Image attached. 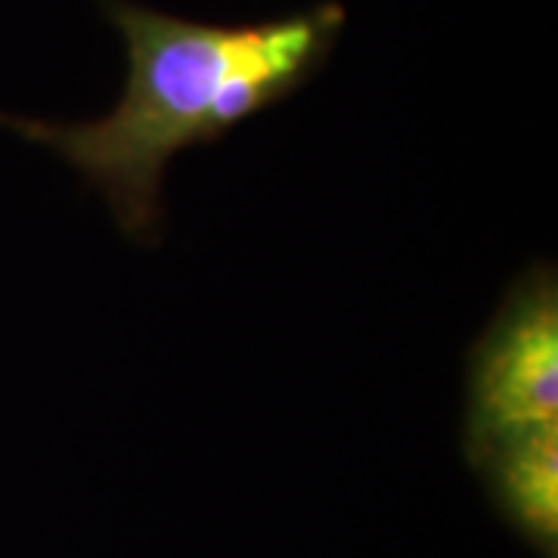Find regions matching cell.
Segmentation results:
<instances>
[{
  "instance_id": "7a4b0ae2",
  "label": "cell",
  "mask_w": 558,
  "mask_h": 558,
  "mask_svg": "<svg viewBox=\"0 0 558 558\" xmlns=\"http://www.w3.org/2000/svg\"><path fill=\"white\" fill-rule=\"evenodd\" d=\"M558 422V279L534 264L509 289L469 357L465 457Z\"/></svg>"
},
{
  "instance_id": "3957f363",
  "label": "cell",
  "mask_w": 558,
  "mask_h": 558,
  "mask_svg": "<svg viewBox=\"0 0 558 558\" xmlns=\"http://www.w3.org/2000/svg\"><path fill=\"white\" fill-rule=\"evenodd\" d=\"M502 521L543 558H558V422L490 444L469 462Z\"/></svg>"
},
{
  "instance_id": "6da1fadb",
  "label": "cell",
  "mask_w": 558,
  "mask_h": 558,
  "mask_svg": "<svg viewBox=\"0 0 558 558\" xmlns=\"http://www.w3.org/2000/svg\"><path fill=\"white\" fill-rule=\"evenodd\" d=\"M97 3L128 60L119 106L78 124L10 112H0V124L57 149L137 242L159 236L168 161L299 94L323 72L348 25L336 0L242 25L183 20L134 0Z\"/></svg>"
}]
</instances>
